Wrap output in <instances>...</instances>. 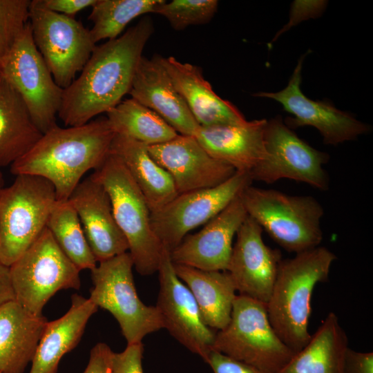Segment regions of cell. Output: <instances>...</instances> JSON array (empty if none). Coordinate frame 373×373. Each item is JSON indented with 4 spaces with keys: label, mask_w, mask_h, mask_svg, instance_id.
<instances>
[{
    "label": "cell",
    "mask_w": 373,
    "mask_h": 373,
    "mask_svg": "<svg viewBox=\"0 0 373 373\" xmlns=\"http://www.w3.org/2000/svg\"><path fill=\"white\" fill-rule=\"evenodd\" d=\"M153 32L146 16L122 35L95 46L80 75L64 89L57 116L66 126L84 125L122 102Z\"/></svg>",
    "instance_id": "obj_1"
},
{
    "label": "cell",
    "mask_w": 373,
    "mask_h": 373,
    "mask_svg": "<svg viewBox=\"0 0 373 373\" xmlns=\"http://www.w3.org/2000/svg\"><path fill=\"white\" fill-rule=\"evenodd\" d=\"M115 135L106 117L77 126L57 125L12 163L10 171L16 176L32 175L48 180L57 200H68L82 176L106 160Z\"/></svg>",
    "instance_id": "obj_2"
},
{
    "label": "cell",
    "mask_w": 373,
    "mask_h": 373,
    "mask_svg": "<svg viewBox=\"0 0 373 373\" xmlns=\"http://www.w3.org/2000/svg\"><path fill=\"white\" fill-rule=\"evenodd\" d=\"M335 254L324 247L282 260L266 305L269 322L282 341L294 352L308 343L311 300L317 283L327 280Z\"/></svg>",
    "instance_id": "obj_3"
},
{
    "label": "cell",
    "mask_w": 373,
    "mask_h": 373,
    "mask_svg": "<svg viewBox=\"0 0 373 373\" xmlns=\"http://www.w3.org/2000/svg\"><path fill=\"white\" fill-rule=\"evenodd\" d=\"M240 197L247 215L285 250L296 254L320 246L324 209L315 198L251 184Z\"/></svg>",
    "instance_id": "obj_4"
},
{
    "label": "cell",
    "mask_w": 373,
    "mask_h": 373,
    "mask_svg": "<svg viewBox=\"0 0 373 373\" xmlns=\"http://www.w3.org/2000/svg\"><path fill=\"white\" fill-rule=\"evenodd\" d=\"M93 175L106 189L115 221L126 238L133 265L142 276L157 271L163 246L151 224V211L122 160L111 153Z\"/></svg>",
    "instance_id": "obj_5"
},
{
    "label": "cell",
    "mask_w": 373,
    "mask_h": 373,
    "mask_svg": "<svg viewBox=\"0 0 373 373\" xmlns=\"http://www.w3.org/2000/svg\"><path fill=\"white\" fill-rule=\"evenodd\" d=\"M56 201L53 185L37 175H17L0 191V262L10 267L34 243Z\"/></svg>",
    "instance_id": "obj_6"
},
{
    "label": "cell",
    "mask_w": 373,
    "mask_h": 373,
    "mask_svg": "<svg viewBox=\"0 0 373 373\" xmlns=\"http://www.w3.org/2000/svg\"><path fill=\"white\" fill-rule=\"evenodd\" d=\"M213 350L263 373H276L294 354L271 326L266 304L240 294L229 323L216 332Z\"/></svg>",
    "instance_id": "obj_7"
},
{
    "label": "cell",
    "mask_w": 373,
    "mask_h": 373,
    "mask_svg": "<svg viewBox=\"0 0 373 373\" xmlns=\"http://www.w3.org/2000/svg\"><path fill=\"white\" fill-rule=\"evenodd\" d=\"M133 262L128 252L99 262L90 270L93 288L89 299L117 321L127 345L142 343L148 334L163 328L155 306L145 305L134 284Z\"/></svg>",
    "instance_id": "obj_8"
},
{
    "label": "cell",
    "mask_w": 373,
    "mask_h": 373,
    "mask_svg": "<svg viewBox=\"0 0 373 373\" xmlns=\"http://www.w3.org/2000/svg\"><path fill=\"white\" fill-rule=\"evenodd\" d=\"M9 267L15 300L36 316H42L44 305L58 291L81 285L80 270L47 227Z\"/></svg>",
    "instance_id": "obj_9"
},
{
    "label": "cell",
    "mask_w": 373,
    "mask_h": 373,
    "mask_svg": "<svg viewBox=\"0 0 373 373\" xmlns=\"http://www.w3.org/2000/svg\"><path fill=\"white\" fill-rule=\"evenodd\" d=\"M29 20L34 43L55 82L66 88L95 47L90 30L74 17L48 10L41 0L31 1Z\"/></svg>",
    "instance_id": "obj_10"
},
{
    "label": "cell",
    "mask_w": 373,
    "mask_h": 373,
    "mask_svg": "<svg viewBox=\"0 0 373 373\" xmlns=\"http://www.w3.org/2000/svg\"><path fill=\"white\" fill-rule=\"evenodd\" d=\"M1 75L20 95L42 133L57 125L64 89L55 82L37 48L29 21L6 59Z\"/></svg>",
    "instance_id": "obj_11"
},
{
    "label": "cell",
    "mask_w": 373,
    "mask_h": 373,
    "mask_svg": "<svg viewBox=\"0 0 373 373\" xmlns=\"http://www.w3.org/2000/svg\"><path fill=\"white\" fill-rule=\"evenodd\" d=\"M252 182L249 173L236 171L216 186L178 194L151 213V224L155 235L171 252L189 231L215 217Z\"/></svg>",
    "instance_id": "obj_12"
},
{
    "label": "cell",
    "mask_w": 373,
    "mask_h": 373,
    "mask_svg": "<svg viewBox=\"0 0 373 373\" xmlns=\"http://www.w3.org/2000/svg\"><path fill=\"white\" fill-rule=\"evenodd\" d=\"M265 146V159L249 173L252 181L271 184L287 178L328 189L329 177L323 166L329 155L301 140L280 118L267 120Z\"/></svg>",
    "instance_id": "obj_13"
},
{
    "label": "cell",
    "mask_w": 373,
    "mask_h": 373,
    "mask_svg": "<svg viewBox=\"0 0 373 373\" xmlns=\"http://www.w3.org/2000/svg\"><path fill=\"white\" fill-rule=\"evenodd\" d=\"M157 272L160 289L155 307L163 328L206 363L217 331L204 323L192 293L177 276L170 252L164 247Z\"/></svg>",
    "instance_id": "obj_14"
},
{
    "label": "cell",
    "mask_w": 373,
    "mask_h": 373,
    "mask_svg": "<svg viewBox=\"0 0 373 373\" xmlns=\"http://www.w3.org/2000/svg\"><path fill=\"white\" fill-rule=\"evenodd\" d=\"M305 55L300 57L287 86L276 93L260 92L256 97L273 99L282 104L293 117L285 120L290 128L310 126L316 128L326 144H338L356 139L370 131L367 124L341 111L330 103L314 101L300 90L301 69Z\"/></svg>",
    "instance_id": "obj_15"
},
{
    "label": "cell",
    "mask_w": 373,
    "mask_h": 373,
    "mask_svg": "<svg viewBox=\"0 0 373 373\" xmlns=\"http://www.w3.org/2000/svg\"><path fill=\"white\" fill-rule=\"evenodd\" d=\"M262 231L247 216L236 233L227 271L240 295L267 305L283 259L280 250L264 242Z\"/></svg>",
    "instance_id": "obj_16"
},
{
    "label": "cell",
    "mask_w": 373,
    "mask_h": 373,
    "mask_svg": "<svg viewBox=\"0 0 373 373\" xmlns=\"http://www.w3.org/2000/svg\"><path fill=\"white\" fill-rule=\"evenodd\" d=\"M148 151L169 173L178 194L216 186L236 173L211 156L192 135L178 134L164 143L148 146Z\"/></svg>",
    "instance_id": "obj_17"
},
{
    "label": "cell",
    "mask_w": 373,
    "mask_h": 373,
    "mask_svg": "<svg viewBox=\"0 0 373 373\" xmlns=\"http://www.w3.org/2000/svg\"><path fill=\"white\" fill-rule=\"evenodd\" d=\"M247 216L240 195L200 231L186 236L170 252L172 262L204 271H227L233 238Z\"/></svg>",
    "instance_id": "obj_18"
},
{
    "label": "cell",
    "mask_w": 373,
    "mask_h": 373,
    "mask_svg": "<svg viewBox=\"0 0 373 373\" xmlns=\"http://www.w3.org/2000/svg\"><path fill=\"white\" fill-rule=\"evenodd\" d=\"M97 262L128 252V245L114 218L109 196L93 174L69 198Z\"/></svg>",
    "instance_id": "obj_19"
},
{
    "label": "cell",
    "mask_w": 373,
    "mask_h": 373,
    "mask_svg": "<svg viewBox=\"0 0 373 373\" xmlns=\"http://www.w3.org/2000/svg\"><path fill=\"white\" fill-rule=\"evenodd\" d=\"M128 94L167 122L178 134L194 136L199 125L193 117L169 75L160 56H142Z\"/></svg>",
    "instance_id": "obj_20"
},
{
    "label": "cell",
    "mask_w": 373,
    "mask_h": 373,
    "mask_svg": "<svg viewBox=\"0 0 373 373\" xmlns=\"http://www.w3.org/2000/svg\"><path fill=\"white\" fill-rule=\"evenodd\" d=\"M267 119L238 124L199 126L194 137L213 157L236 171L250 173L266 157Z\"/></svg>",
    "instance_id": "obj_21"
},
{
    "label": "cell",
    "mask_w": 373,
    "mask_h": 373,
    "mask_svg": "<svg viewBox=\"0 0 373 373\" xmlns=\"http://www.w3.org/2000/svg\"><path fill=\"white\" fill-rule=\"evenodd\" d=\"M160 61L200 126L238 124L247 121L233 104L214 92L200 67L171 56H160Z\"/></svg>",
    "instance_id": "obj_22"
},
{
    "label": "cell",
    "mask_w": 373,
    "mask_h": 373,
    "mask_svg": "<svg viewBox=\"0 0 373 373\" xmlns=\"http://www.w3.org/2000/svg\"><path fill=\"white\" fill-rule=\"evenodd\" d=\"M47 322L15 300L0 305V373H23L32 361Z\"/></svg>",
    "instance_id": "obj_23"
},
{
    "label": "cell",
    "mask_w": 373,
    "mask_h": 373,
    "mask_svg": "<svg viewBox=\"0 0 373 373\" xmlns=\"http://www.w3.org/2000/svg\"><path fill=\"white\" fill-rule=\"evenodd\" d=\"M97 309L89 298L73 294L68 311L46 323L29 373H57L60 360L78 344L89 318Z\"/></svg>",
    "instance_id": "obj_24"
},
{
    "label": "cell",
    "mask_w": 373,
    "mask_h": 373,
    "mask_svg": "<svg viewBox=\"0 0 373 373\" xmlns=\"http://www.w3.org/2000/svg\"><path fill=\"white\" fill-rule=\"evenodd\" d=\"M110 152L124 163L144 196L151 213L178 194L172 178L152 158L146 144L115 135Z\"/></svg>",
    "instance_id": "obj_25"
},
{
    "label": "cell",
    "mask_w": 373,
    "mask_h": 373,
    "mask_svg": "<svg viewBox=\"0 0 373 373\" xmlns=\"http://www.w3.org/2000/svg\"><path fill=\"white\" fill-rule=\"evenodd\" d=\"M174 265L175 271L192 293L204 323L219 331L229 323L236 286L227 271H204Z\"/></svg>",
    "instance_id": "obj_26"
},
{
    "label": "cell",
    "mask_w": 373,
    "mask_h": 373,
    "mask_svg": "<svg viewBox=\"0 0 373 373\" xmlns=\"http://www.w3.org/2000/svg\"><path fill=\"white\" fill-rule=\"evenodd\" d=\"M348 347L337 315L330 312L305 347L276 373H344Z\"/></svg>",
    "instance_id": "obj_27"
},
{
    "label": "cell",
    "mask_w": 373,
    "mask_h": 373,
    "mask_svg": "<svg viewBox=\"0 0 373 373\" xmlns=\"http://www.w3.org/2000/svg\"><path fill=\"white\" fill-rule=\"evenodd\" d=\"M42 135L20 95L0 75V167L26 154Z\"/></svg>",
    "instance_id": "obj_28"
},
{
    "label": "cell",
    "mask_w": 373,
    "mask_h": 373,
    "mask_svg": "<svg viewBox=\"0 0 373 373\" xmlns=\"http://www.w3.org/2000/svg\"><path fill=\"white\" fill-rule=\"evenodd\" d=\"M106 114L116 135L147 146L164 143L178 135L160 116L133 98L122 101Z\"/></svg>",
    "instance_id": "obj_29"
},
{
    "label": "cell",
    "mask_w": 373,
    "mask_h": 373,
    "mask_svg": "<svg viewBox=\"0 0 373 373\" xmlns=\"http://www.w3.org/2000/svg\"><path fill=\"white\" fill-rule=\"evenodd\" d=\"M65 255L81 271L97 265L77 213L69 200L56 201L46 225Z\"/></svg>",
    "instance_id": "obj_30"
},
{
    "label": "cell",
    "mask_w": 373,
    "mask_h": 373,
    "mask_svg": "<svg viewBox=\"0 0 373 373\" xmlns=\"http://www.w3.org/2000/svg\"><path fill=\"white\" fill-rule=\"evenodd\" d=\"M163 0H97L88 19L93 23L90 30L95 44L119 37L126 26L142 15L155 12Z\"/></svg>",
    "instance_id": "obj_31"
},
{
    "label": "cell",
    "mask_w": 373,
    "mask_h": 373,
    "mask_svg": "<svg viewBox=\"0 0 373 373\" xmlns=\"http://www.w3.org/2000/svg\"><path fill=\"white\" fill-rule=\"evenodd\" d=\"M218 4L216 0H163L155 13L166 18L174 30H182L208 23L216 12Z\"/></svg>",
    "instance_id": "obj_32"
},
{
    "label": "cell",
    "mask_w": 373,
    "mask_h": 373,
    "mask_svg": "<svg viewBox=\"0 0 373 373\" xmlns=\"http://www.w3.org/2000/svg\"><path fill=\"white\" fill-rule=\"evenodd\" d=\"M30 0H0V75L10 51L29 19Z\"/></svg>",
    "instance_id": "obj_33"
},
{
    "label": "cell",
    "mask_w": 373,
    "mask_h": 373,
    "mask_svg": "<svg viewBox=\"0 0 373 373\" xmlns=\"http://www.w3.org/2000/svg\"><path fill=\"white\" fill-rule=\"evenodd\" d=\"M142 343L127 345L121 352H113L111 373H144Z\"/></svg>",
    "instance_id": "obj_34"
},
{
    "label": "cell",
    "mask_w": 373,
    "mask_h": 373,
    "mask_svg": "<svg viewBox=\"0 0 373 373\" xmlns=\"http://www.w3.org/2000/svg\"><path fill=\"white\" fill-rule=\"evenodd\" d=\"M213 373H263L256 367L212 350L207 362Z\"/></svg>",
    "instance_id": "obj_35"
},
{
    "label": "cell",
    "mask_w": 373,
    "mask_h": 373,
    "mask_svg": "<svg viewBox=\"0 0 373 373\" xmlns=\"http://www.w3.org/2000/svg\"><path fill=\"white\" fill-rule=\"evenodd\" d=\"M113 352L106 343H97L90 350L89 361L83 373H111Z\"/></svg>",
    "instance_id": "obj_36"
},
{
    "label": "cell",
    "mask_w": 373,
    "mask_h": 373,
    "mask_svg": "<svg viewBox=\"0 0 373 373\" xmlns=\"http://www.w3.org/2000/svg\"><path fill=\"white\" fill-rule=\"evenodd\" d=\"M344 373H373V352H361L348 347L345 357Z\"/></svg>",
    "instance_id": "obj_37"
},
{
    "label": "cell",
    "mask_w": 373,
    "mask_h": 373,
    "mask_svg": "<svg viewBox=\"0 0 373 373\" xmlns=\"http://www.w3.org/2000/svg\"><path fill=\"white\" fill-rule=\"evenodd\" d=\"M41 2L50 11L74 17L78 12L92 7L97 0H41Z\"/></svg>",
    "instance_id": "obj_38"
},
{
    "label": "cell",
    "mask_w": 373,
    "mask_h": 373,
    "mask_svg": "<svg viewBox=\"0 0 373 373\" xmlns=\"http://www.w3.org/2000/svg\"><path fill=\"white\" fill-rule=\"evenodd\" d=\"M15 300L10 267L0 262V305Z\"/></svg>",
    "instance_id": "obj_39"
},
{
    "label": "cell",
    "mask_w": 373,
    "mask_h": 373,
    "mask_svg": "<svg viewBox=\"0 0 373 373\" xmlns=\"http://www.w3.org/2000/svg\"><path fill=\"white\" fill-rule=\"evenodd\" d=\"M3 189V180L0 175V191Z\"/></svg>",
    "instance_id": "obj_40"
}]
</instances>
